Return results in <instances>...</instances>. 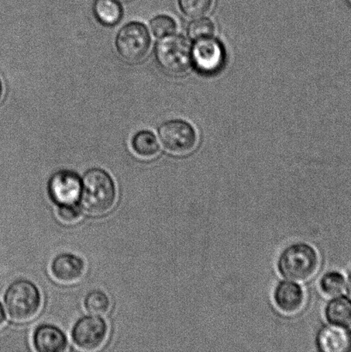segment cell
I'll list each match as a JSON object with an SVG mask.
<instances>
[{
	"label": "cell",
	"instance_id": "1",
	"mask_svg": "<svg viewBox=\"0 0 351 352\" xmlns=\"http://www.w3.org/2000/svg\"><path fill=\"white\" fill-rule=\"evenodd\" d=\"M80 205L86 213L101 216L115 206L117 188L115 181L108 172L94 168L86 172L82 179Z\"/></svg>",
	"mask_w": 351,
	"mask_h": 352
},
{
	"label": "cell",
	"instance_id": "2",
	"mask_svg": "<svg viewBox=\"0 0 351 352\" xmlns=\"http://www.w3.org/2000/svg\"><path fill=\"white\" fill-rule=\"evenodd\" d=\"M5 303L10 318L16 322H27L39 314L43 298L33 282L19 279L6 289Z\"/></svg>",
	"mask_w": 351,
	"mask_h": 352
},
{
	"label": "cell",
	"instance_id": "3",
	"mask_svg": "<svg viewBox=\"0 0 351 352\" xmlns=\"http://www.w3.org/2000/svg\"><path fill=\"white\" fill-rule=\"evenodd\" d=\"M319 258L317 252L307 243H295L282 253L278 270L290 280H308L318 271Z\"/></svg>",
	"mask_w": 351,
	"mask_h": 352
},
{
	"label": "cell",
	"instance_id": "4",
	"mask_svg": "<svg viewBox=\"0 0 351 352\" xmlns=\"http://www.w3.org/2000/svg\"><path fill=\"white\" fill-rule=\"evenodd\" d=\"M155 54L158 65L168 74L182 75L191 67L190 44L184 36H165L157 44Z\"/></svg>",
	"mask_w": 351,
	"mask_h": 352
},
{
	"label": "cell",
	"instance_id": "5",
	"mask_svg": "<svg viewBox=\"0 0 351 352\" xmlns=\"http://www.w3.org/2000/svg\"><path fill=\"white\" fill-rule=\"evenodd\" d=\"M151 39L149 31L143 23L126 24L116 37V47L124 60L131 64L139 63L149 53Z\"/></svg>",
	"mask_w": 351,
	"mask_h": 352
},
{
	"label": "cell",
	"instance_id": "6",
	"mask_svg": "<svg viewBox=\"0 0 351 352\" xmlns=\"http://www.w3.org/2000/svg\"><path fill=\"white\" fill-rule=\"evenodd\" d=\"M108 336V324L100 316H82L76 322L71 330V340L75 346L85 351L98 350L104 344Z\"/></svg>",
	"mask_w": 351,
	"mask_h": 352
},
{
	"label": "cell",
	"instance_id": "7",
	"mask_svg": "<svg viewBox=\"0 0 351 352\" xmlns=\"http://www.w3.org/2000/svg\"><path fill=\"white\" fill-rule=\"evenodd\" d=\"M158 134L165 149L173 154L191 153L198 142L197 133L194 127L182 120L164 122L158 129Z\"/></svg>",
	"mask_w": 351,
	"mask_h": 352
},
{
	"label": "cell",
	"instance_id": "8",
	"mask_svg": "<svg viewBox=\"0 0 351 352\" xmlns=\"http://www.w3.org/2000/svg\"><path fill=\"white\" fill-rule=\"evenodd\" d=\"M226 52L216 38L196 40L192 50V62L199 74L211 76L218 74L225 64Z\"/></svg>",
	"mask_w": 351,
	"mask_h": 352
},
{
	"label": "cell",
	"instance_id": "9",
	"mask_svg": "<svg viewBox=\"0 0 351 352\" xmlns=\"http://www.w3.org/2000/svg\"><path fill=\"white\" fill-rule=\"evenodd\" d=\"M82 182L76 172L63 170L51 176L48 193L55 205H73L80 199Z\"/></svg>",
	"mask_w": 351,
	"mask_h": 352
},
{
	"label": "cell",
	"instance_id": "10",
	"mask_svg": "<svg viewBox=\"0 0 351 352\" xmlns=\"http://www.w3.org/2000/svg\"><path fill=\"white\" fill-rule=\"evenodd\" d=\"M50 272L55 280L64 285L76 284L85 274L86 265L78 255L63 253L57 255L51 262Z\"/></svg>",
	"mask_w": 351,
	"mask_h": 352
},
{
	"label": "cell",
	"instance_id": "11",
	"mask_svg": "<svg viewBox=\"0 0 351 352\" xmlns=\"http://www.w3.org/2000/svg\"><path fill=\"white\" fill-rule=\"evenodd\" d=\"M33 346L38 352L64 351L68 346L67 337L58 327L43 324L34 331Z\"/></svg>",
	"mask_w": 351,
	"mask_h": 352
},
{
	"label": "cell",
	"instance_id": "12",
	"mask_svg": "<svg viewBox=\"0 0 351 352\" xmlns=\"http://www.w3.org/2000/svg\"><path fill=\"white\" fill-rule=\"evenodd\" d=\"M274 300L282 312L292 315L300 312L305 305L304 289L298 284L283 281L277 285Z\"/></svg>",
	"mask_w": 351,
	"mask_h": 352
},
{
	"label": "cell",
	"instance_id": "13",
	"mask_svg": "<svg viewBox=\"0 0 351 352\" xmlns=\"http://www.w3.org/2000/svg\"><path fill=\"white\" fill-rule=\"evenodd\" d=\"M317 344L323 352L351 351V331L348 327L332 325L323 327L319 333Z\"/></svg>",
	"mask_w": 351,
	"mask_h": 352
},
{
	"label": "cell",
	"instance_id": "14",
	"mask_svg": "<svg viewBox=\"0 0 351 352\" xmlns=\"http://www.w3.org/2000/svg\"><path fill=\"white\" fill-rule=\"evenodd\" d=\"M326 316L332 325L351 327V300L346 296H337L328 303Z\"/></svg>",
	"mask_w": 351,
	"mask_h": 352
},
{
	"label": "cell",
	"instance_id": "15",
	"mask_svg": "<svg viewBox=\"0 0 351 352\" xmlns=\"http://www.w3.org/2000/svg\"><path fill=\"white\" fill-rule=\"evenodd\" d=\"M93 12L98 22L105 26L115 25L123 16V9L118 0H95Z\"/></svg>",
	"mask_w": 351,
	"mask_h": 352
},
{
	"label": "cell",
	"instance_id": "16",
	"mask_svg": "<svg viewBox=\"0 0 351 352\" xmlns=\"http://www.w3.org/2000/svg\"><path fill=\"white\" fill-rule=\"evenodd\" d=\"M132 148L137 156L146 160L156 157L160 151L156 136L146 130L135 134L132 140Z\"/></svg>",
	"mask_w": 351,
	"mask_h": 352
},
{
	"label": "cell",
	"instance_id": "17",
	"mask_svg": "<svg viewBox=\"0 0 351 352\" xmlns=\"http://www.w3.org/2000/svg\"><path fill=\"white\" fill-rule=\"evenodd\" d=\"M84 305L85 309L91 315L102 316L109 313L111 302L104 292L94 289L86 296Z\"/></svg>",
	"mask_w": 351,
	"mask_h": 352
},
{
	"label": "cell",
	"instance_id": "18",
	"mask_svg": "<svg viewBox=\"0 0 351 352\" xmlns=\"http://www.w3.org/2000/svg\"><path fill=\"white\" fill-rule=\"evenodd\" d=\"M346 278L338 272H330L321 280L323 293L328 296H338L346 289Z\"/></svg>",
	"mask_w": 351,
	"mask_h": 352
},
{
	"label": "cell",
	"instance_id": "19",
	"mask_svg": "<svg viewBox=\"0 0 351 352\" xmlns=\"http://www.w3.org/2000/svg\"><path fill=\"white\" fill-rule=\"evenodd\" d=\"M150 30L156 37L171 36L177 31V24L171 16L160 15L150 21Z\"/></svg>",
	"mask_w": 351,
	"mask_h": 352
},
{
	"label": "cell",
	"instance_id": "20",
	"mask_svg": "<svg viewBox=\"0 0 351 352\" xmlns=\"http://www.w3.org/2000/svg\"><path fill=\"white\" fill-rule=\"evenodd\" d=\"M213 0H179L182 12L190 17L204 16L212 8Z\"/></svg>",
	"mask_w": 351,
	"mask_h": 352
},
{
	"label": "cell",
	"instance_id": "21",
	"mask_svg": "<svg viewBox=\"0 0 351 352\" xmlns=\"http://www.w3.org/2000/svg\"><path fill=\"white\" fill-rule=\"evenodd\" d=\"M188 36L194 40L211 37L215 32L214 23L208 19H199L192 21L188 26Z\"/></svg>",
	"mask_w": 351,
	"mask_h": 352
},
{
	"label": "cell",
	"instance_id": "22",
	"mask_svg": "<svg viewBox=\"0 0 351 352\" xmlns=\"http://www.w3.org/2000/svg\"><path fill=\"white\" fill-rule=\"evenodd\" d=\"M56 213L60 222L65 224L78 223L82 217V210L78 204L58 206Z\"/></svg>",
	"mask_w": 351,
	"mask_h": 352
},
{
	"label": "cell",
	"instance_id": "23",
	"mask_svg": "<svg viewBox=\"0 0 351 352\" xmlns=\"http://www.w3.org/2000/svg\"><path fill=\"white\" fill-rule=\"evenodd\" d=\"M6 322V315L3 307L0 302V329H2Z\"/></svg>",
	"mask_w": 351,
	"mask_h": 352
},
{
	"label": "cell",
	"instance_id": "24",
	"mask_svg": "<svg viewBox=\"0 0 351 352\" xmlns=\"http://www.w3.org/2000/svg\"><path fill=\"white\" fill-rule=\"evenodd\" d=\"M347 289H348L349 295L351 296V272H350V274L349 276L348 287H347Z\"/></svg>",
	"mask_w": 351,
	"mask_h": 352
},
{
	"label": "cell",
	"instance_id": "25",
	"mask_svg": "<svg viewBox=\"0 0 351 352\" xmlns=\"http://www.w3.org/2000/svg\"><path fill=\"white\" fill-rule=\"evenodd\" d=\"M3 96V84L1 79H0V100H1Z\"/></svg>",
	"mask_w": 351,
	"mask_h": 352
},
{
	"label": "cell",
	"instance_id": "26",
	"mask_svg": "<svg viewBox=\"0 0 351 352\" xmlns=\"http://www.w3.org/2000/svg\"><path fill=\"white\" fill-rule=\"evenodd\" d=\"M346 2L348 3V5L351 7V0H346Z\"/></svg>",
	"mask_w": 351,
	"mask_h": 352
},
{
	"label": "cell",
	"instance_id": "27",
	"mask_svg": "<svg viewBox=\"0 0 351 352\" xmlns=\"http://www.w3.org/2000/svg\"><path fill=\"white\" fill-rule=\"evenodd\" d=\"M118 1H128V0H118Z\"/></svg>",
	"mask_w": 351,
	"mask_h": 352
}]
</instances>
